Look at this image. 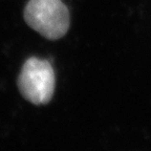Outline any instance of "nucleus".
<instances>
[{"instance_id":"f257e3e1","label":"nucleus","mask_w":151,"mask_h":151,"mask_svg":"<svg viewBox=\"0 0 151 151\" xmlns=\"http://www.w3.org/2000/svg\"><path fill=\"white\" fill-rule=\"evenodd\" d=\"M24 21L48 40H59L70 25L68 9L62 0H28L23 12Z\"/></svg>"},{"instance_id":"f03ea898","label":"nucleus","mask_w":151,"mask_h":151,"mask_svg":"<svg viewBox=\"0 0 151 151\" xmlns=\"http://www.w3.org/2000/svg\"><path fill=\"white\" fill-rule=\"evenodd\" d=\"M21 96L34 105H45L52 99L56 76L50 61L36 57L28 58L17 79Z\"/></svg>"}]
</instances>
